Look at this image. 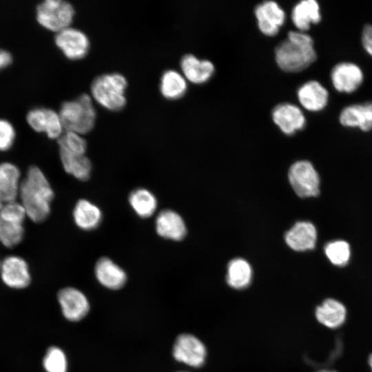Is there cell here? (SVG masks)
I'll return each mask as SVG.
<instances>
[{
  "label": "cell",
  "mask_w": 372,
  "mask_h": 372,
  "mask_svg": "<svg viewBox=\"0 0 372 372\" xmlns=\"http://www.w3.org/2000/svg\"><path fill=\"white\" fill-rule=\"evenodd\" d=\"M18 197L27 217L36 223H42L50 215L54 191L42 170L30 166L21 180Z\"/></svg>",
  "instance_id": "obj_1"
},
{
  "label": "cell",
  "mask_w": 372,
  "mask_h": 372,
  "mask_svg": "<svg viewBox=\"0 0 372 372\" xmlns=\"http://www.w3.org/2000/svg\"><path fill=\"white\" fill-rule=\"evenodd\" d=\"M275 57L278 65L282 70L301 72L316 60L313 39L305 32L290 31L287 38L276 48Z\"/></svg>",
  "instance_id": "obj_2"
},
{
  "label": "cell",
  "mask_w": 372,
  "mask_h": 372,
  "mask_svg": "<svg viewBox=\"0 0 372 372\" xmlns=\"http://www.w3.org/2000/svg\"><path fill=\"white\" fill-rule=\"evenodd\" d=\"M59 114L63 128L79 134L87 133L93 128L96 116L92 99L87 94L63 102Z\"/></svg>",
  "instance_id": "obj_3"
},
{
  "label": "cell",
  "mask_w": 372,
  "mask_h": 372,
  "mask_svg": "<svg viewBox=\"0 0 372 372\" xmlns=\"http://www.w3.org/2000/svg\"><path fill=\"white\" fill-rule=\"evenodd\" d=\"M126 78L120 73L101 74L91 85L93 98L103 107L112 111L122 110L126 104Z\"/></svg>",
  "instance_id": "obj_4"
},
{
  "label": "cell",
  "mask_w": 372,
  "mask_h": 372,
  "mask_svg": "<svg viewBox=\"0 0 372 372\" xmlns=\"http://www.w3.org/2000/svg\"><path fill=\"white\" fill-rule=\"evenodd\" d=\"M75 10L73 6L63 0H45L37 6V21L44 28L59 32L72 23Z\"/></svg>",
  "instance_id": "obj_5"
},
{
  "label": "cell",
  "mask_w": 372,
  "mask_h": 372,
  "mask_svg": "<svg viewBox=\"0 0 372 372\" xmlns=\"http://www.w3.org/2000/svg\"><path fill=\"white\" fill-rule=\"evenodd\" d=\"M289 180L299 197L317 196L320 193L319 176L313 165L307 161H297L291 166Z\"/></svg>",
  "instance_id": "obj_6"
},
{
  "label": "cell",
  "mask_w": 372,
  "mask_h": 372,
  "mask_svg": "<svg viewBox=\"0 0 372 372\" xmlns=\"http://www.w3.org/2000/svg\"><path fill=\"white\" fill-rule=\"evenodd\" d=\"M330 79L337 92L351 94L356 91L362 84L364 74L357 64L344 61L333 67Z\"/></svg>",
  "instance_id": "obj_7"
},
{
  "label": "cell",
  "mask_w": 372,
  "mask_h": 372,
  "mask_svg": "<svg viewBox=\"0 0 372 372\" xmlns=\"http://www.w3.org/2000/svg\"><path fill=\"white\" fill-rule=\"evenodd\" d=\"M57 47L72 60L84 57L90 49V40L81 30L68 27L58 32L54 37Z\"/></svg>",
  "instance_id": "obj_8"
},
{
  "label": "cell",
  "mask_w": 372,
  "mask_h": 372,
  "mask_svg": "<svg viewBox=\"0 0 372 372\" xmlns=\"http://www.w3.org/2000/svg\"><path fill=\"white\" fill-rule=\"evenodd\" d=\"M174 358L193 367H199L205 362L206 349L203 342L190 334L180 335L173 347Z\"/></svg>",
  "instance_id": "obj_9"
},
{
  "label": "cell",
  "mask_w": 372,
  "mask_h": 372,
  "mask_svg": "<svg viewBox=\"0 0 372 372\" xmlns=\"http://www.w3.org/2000/svg\"><path fill=\"white\" fill-rule=\"evenodd\" d=\"M29 125L38 132H44L50 138H59L63 134V126L59 116L54 110L35 107L26 115Z\"/></svg>",
  "instance_id": "obj_10"
},
{
  "label": "cell",
  "mask_w": 372,
  "mask_h": 372,
  "mask_svg": "<svg viewBox=\"0 0 372 372\" xmlns=\"http://www.w3.org/2000/svg\"><path fill=\"white\" fill-rule=\"evenodd\" d=\"M3 282L14 289H23L29 285L31 276L26 261L17 256L6 257L0 265Z\"/></svg>",
  "instance_id": "obj_11"
},
{
  "label": "cell",
  "mask_w": 372,
  "mask_h": 372,
  "mask_svg": "<svg viewBox=\"0 0 372 372\" xmlns=\"http://www.w3.org/2000/svg\"><path fill=\"white\" fill-rule=\"evenodd\" d=\"M58 300L65 318L71 321L83 319L90 309L86 296L79 289L65 287L58 293Z\"/></svg>",
  "instance_id": "obj_12"
},
{
  "label": "cell",
  "mask_w": 372,
  "mask_h": 372,
  "mask_svg": "<svg viewBox=\"0 0 372 372\" xmlns=\"http://www.w3.org/2000/svg\"><path fill=\"white\" fill-rule=\"evenodd\" d=\"M255 14L260 30L267 36L276 35L285 20V11L273 1L258 5Z\"/></svg>",
  "instance_id": "obj_13"
},
{
  "label": "cell",
  "mask_w": 372,
  "mask_h": 372,
  "mask_svg": "<svg viewBox=\"0 0 372 372\" xmlns=\"http://www.w3.org/2000/svg\"><path fill=\"white\" fill-rule=\"evenodd\" d=\"M272 118L281 131L287 135L303 129L306 125V118L301 109L289 103L276 105L273 110Z\"/></svg>",
  "instance_id": "obj_14"
},
{
  "label": "cell",
  "mask_w": 372,
  "mask_h": 372,
  "mask_svg": "<svg viewBox=\"0 0 372 372\" xmlns=\"http://www.w3.org/2000/svg\"><path fill=\"white\" fill-rule=\"evenodd\" d=\"M339 121L344 127L370 131L372 130V101L346 106L340 113Z\"/></svg>",
  "instance_id": "obj_15"
},
{
  "label": "cell",
  "mask_w": 372,
  "mask_h": 372,
  "mask_svg": "<svg viewBox=\"0 0 372 372\" xmlns=\"http://www.w3.org/2000/svg\"><path fill=\"white\" fill-rule=\"evenodd\" d=\"M297 96L301 105L310 112L324 110L329 99L328 90L317 81H309L302 84L298 90Z\"/></svg>",
  "instance_id": "obj_16"
},
{
  "label": "cell",
  "mask_w": 372,
  "mask_h": 372,
  "mask_svg": "<svg viewBox=\"0 0 372 372\" xmlns=\"http://www.w3.org/2000/svg\"><path fill=\"white\" fill-rule=\"evenodd\" d=\"M94 273L97 280L110 289H119L127 281L125 271L107 257H102L97 260Z\"/></svg>",
  "instance_id": "obj_17"
},
{
  "label": "cell",
  "mask_w": 372,
  "mask_h": 372,
  "mask_svg": "<svg viewBox=\"0 0 372 372\" xmlns=\"http://www.w3.org/2000/svg\"><path fill=\"white\" fill-rule=\"evenodd\" d=\"M285 239L288 246L295 251L313 249L317 240V231L311 223L300 221L285 234Z\"/></svg>",
  "instance_id": "obj_18"
},
{
  "label": "cell",
  "mask_w": 372,
  "mask_h": 372,
  "mask_svg": "<svg viewBox=\"0 0 372 372\" xmlns=\"http://www.w3.org/2000/svg\"><path fill=\"white\" fill-rule=\"evenodd\" d=\"M155 228L162 238L176 241L183 239L187 231L181 216L170 209L163 210L158 214Z\"/></svg>",
  "instance_id": "obj_19"
},
{
  "label": "cell",
  "mask_w": 372,
  "mask_h": 372,
  "mask_svg": "<svg viewBox=\"0 0 372 372\" xmlns=\"http://www.w3.org/2000/svg\"><path fill=\"white\" fill-rule=\"evenodd\" d=\"M21 181V172L16 165L0 163V200L3 203L17 200Z\"/></svg>",
  "instance_id": "obj_20"
},
{
  "label": "cell",
  "mask_w": 372,
  "mask_h": 372,
  "mask_svg": "<svg viewBox=\"0 0 372 372\" xmlns=\"http://www.w3.org/2000/svg\"><path fill=\"white\" fill-rule=\"evenodd\" d=\"M315 315L318 321L322 325L330 329H336L344 323L347 309L340 301L328 298L317 307Z\"/></svg>",
  "instance_id": "obj_21"
},
{
  "label": "cell",
  "mask_w": 372,
  "mask_h": 372,
  "mask_svg": "<svg viewBox=\"0 0 372 372\" xmlns=\"http://www.w3.org/2000/svg\"><path fill=\"white\" fill-rule=\"evenodd\" d=\"M76 225L83 231H92L101 224L103 214L100 208L86 199H80L72 213Z\"/></svg>",
  "instance_id": "obj_22"
},
{
  "label": "cell",
  "mask_w": 372,
  "mask_h": 372,
  "mask_svg": "<svg viewBox=\"0 0 372 372\" xmlns=\"http://www.w3.org/2000/svg\"><path fill=\"white\" fill-rule=\"evenodd\" d=\"M321 19L320 6L315 0L301 1L292 10L293 23L300 32L308 30L311 24L318 23Z\"/></svg>",
  "instance_id": "obj_23"
},
{
  "label": "cell",
  "mask_w": 372,
  "mask_h": 372,
  "mask_svg": "<svg viewBox=\"0 0 372 372\" xmlns=\"http://www.w3.org/2000/svg\"><path fill=\"white\" fill-rule=\"evenodd\" d=\"M185 76L194 83L207 81L214 72L213 63L208 60H200L193 54H186L180 61Z\"/></svg>",
  "instance_id": "obj_24"
},
{
  "label": "cell",
  "mask_w": 372,
  "mask_h": 372,
  "mask_svg": "<svg viewBox=\"0 0 372 372\" xmlns=\"http://www.w3.org/2000/svg\"><path fill=\"white\" fill-rule=\"evenodd\" d=\"M61 161L64 170L78 180H87L91 175L92 163L85 155L72 154L59 150Z\"/></svg>",
  "instance_id": "obj_25"
},
{
  "label": "cell",
  "mask_w": 372,
  "mask_h": 372,
  "mask_svg": "<svg viewBox=\"0 0 372 372\" xmlns=\"http://www.w3.org/2000/svg\"><path fill=\"white\" fill-rule=\"evenodd\" d=\"M128 200L134 211L142 218L152 216L158 205L155 196L145 188H138L131 192Z\"/></svg>",
  "instance_id": "obj_26"
},
{
  "label": "cell",
  "mask_w": 372,
  "mask_h": 372,
  "mask_svg": "<svg viewBox=\"0 0 372 372\" xmlns=\"http://www.w3.org/2000/svg\"><path fill=\"white\" fill-rule=\"evenodd\" d=\"M252 270L250 265L242 258L232 260L228 265L227 282L236 289L248 287L251 282Z\"/></svg>",
  "instance_id": "obj_27"
},
{
  "label": "cell",
  "mask_w": 372,
  "mask_h": 372,
  "mask_svg": "<svg viewBox=\"0 0 372 372\" xmlns=\"http://www.w3.org/2000/svg\"><path fill=\"white\" fill-rule=\"evenodd\" d=\"M187 90L185 78L177 71L168 70L163 72L160 83L162 95L167 99H177L184 95Z\"/></svg>",
  "instance_id": "obj_28"
},
{
  "label": "cell",
  "mask_w": 372,
  "mask_h": 372,
  "mask_svg": "<svg viewBox=\"0 0 372 372\" xmlns=\"http://www.w3.org/2000/svg\"><path fill=\"white\" fill-rule=\"evenodd\" d=\"M23 223L13 220L0 219V242L6 247L18 245L23 239Z\"/></svg>",
  "instance_id": "obj_29"
},
{
  "label": "cell",
  "mask_w": 372,
  "mask_h": 372,
  "mask_svg": "<svg viewBox=\"0 0 372 372\" xmlns=\"http://www.w3.org/2000/svg\"><path fill=\"white\" fill-rule=\"evenodd\" d=\"M324 252L330 262L336 266L346 265L350 259V246L344 240H334L327 243Z\"/></svg>",
  "instance_id": "obj_30"
},
{
  "label": "cell",
  "mask_w": 372,
  "mask_h": 372,
  "mask_svg": "<svg viewBox=\"0 0 372 372\" xmlns=\"http://www.w3.org/2000/svg\"><path fill=\"white\" fill-rule=\"evenodd\" d=\"M59 150L85 155L87 149L85 140L76 132L66 131L58 138Z\"/></svg>",
  "instance_id": "obj_31"
},
{
  "label": "cell",
  "mask_w": 372,
  "mask_h": 372,
  "mask_svg": "<svg viewBox=\"0 0 372 372\" xmlns=\"http://www.w3.org/2000/svg\"><path fill=\"white\" fill-rule=\"evenodd\" d=\"M47 372H67L68 362L64 352L56 347H50L43 360Z\"/></svg>",
  "instance_id": "obj_32"
},
{
  "label": "cell",
  "mask_w": 372,
  "mask_h": 372,
  "mask_svg": "<svg viewBox=\"0 0 372 372\" xmlns=\"http://www.w3.org/2000/svg\"><path fill=\"white\" fill-rule=\"evenodd\" d=\"M16 132L12 124L8 120L0 118V151L8 150L13 145Z\"/></svg>",
  "instance_id": "obj_33"
},
{
  "label": "cell",
  "mask_w": 372,
  "mask_h": 372,
  "mask_svg": "<svg viewBox=\"0 0 372 372\" xmlns=\"http://www.w3.org/2000/svg\"><path fill=\"white\" fill-rule=\"evenodd\" d=\"M361 41L364 50L372 56V24H367L363 28Z\"/></svg>",
  "instance_id": "obj_34"
},
{
  "label": "cell",
  "mask_w": 372,
  "mask_h": 372,
  "mask_svg": "<svg viewBox=\"0 0 372 372\" xmlns=\"http://www.w3.org/2000/svg\"><path fill=\"white\" fill-rule=\"evenodd\" d=\"M12 61L11 53L6 50L0 48V70L8 66Z\"/></svg>",
  "instance_id": "obj_35"
},
{
  "label": "cell",
  "mask_w": 372,
  "mask_h": 372,
  "mask_svg": "<svg viewBox=\"0 0 372 372\" xmlns=\"http://www.w3.org/2000/svg\"><path fill=\"white\" fill-rule=\"evenodd\" d=\"M369 364L371 367V371H372V353L370 355V356L369 357Z\"/></svg>",
  "instance_id": "obj_36"
},
{
  "label": "cell",
  "mask_w": 372,
  "mask_h": 372,
  "mask_svg": "<svg viewBox=\"0 0 372 372\" xmlns=\"http://www.w3.org/2000/svg\"><path fill=\"white\" fill-rule=\"evenodd\" d=\"M318 372H337L335 371H333V370H328V369H323V370H320Z\"/></svg>",
  "instance_id": "obj_37"
},
{
  "label": "cell",
  "mask_w": 372,
  "mask_h": 372,
  "mask_svg": "<svg viewBox=\"0 0 372 372\" xmlns=\"http://www.w3.org/2000/svg\"><path fill=\"white\" fill-rule=\"evenodd\" d=\"M0 265H1V263H0Z\"/></svg>",
  "instance_id": "obj_38"
}]
</instances>
